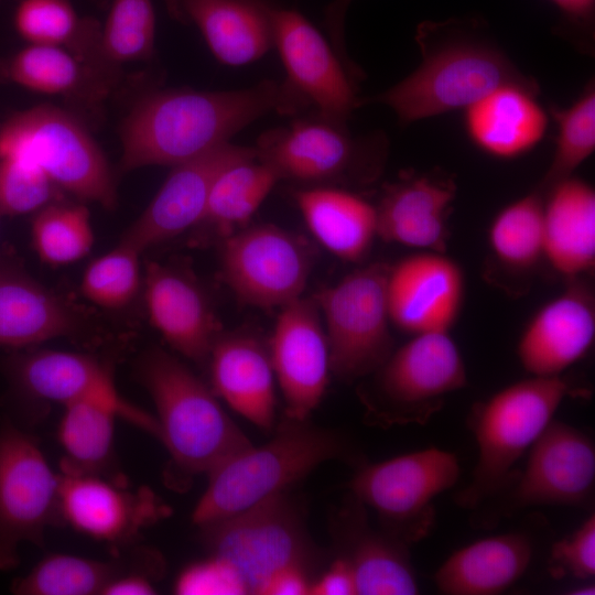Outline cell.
<instances>
[{"label": "cell", "instance_id": "6da1fadb", "mask_svg": "<svg viewBox=\"0 0 595 595\" xmlns=\"http://www.w3.org/2000/svg\"><path fill=\"white\" fill-rule=\"evenodd\" d=\"M305 107L285 82L262 80L251 87L203 91L172 89L142 97L120 127V169L174 166L229 139L260 117L293 115Z\"/></svg>", "mask_w": 595, "mask_h": 595}, {"label": "cell", "instance_id": "7a4b0ae2", "mask_svg": "<svg viewBox=\"0 0 595 595\" xmlns=\"http://www.w3.org/2000/svg\"><path fill=\"white\" fill-rule=\"evenodd\" d=\"M478 30L475 20L421 23L416 31L420 65L371 100L388 106L407 126L465 109L501 85L536 83Z\"/></svg>", "mask_w": 595, "mask_h": 595}, {"label": "cell", "instance_id": "3957f363", "mask_svg": "<svg viewBox=\"0 0 595 595\" xmlns=\"http://www.w3.org/2000/svg\"><path fill=\"white\" fill-rule=\"evenodd\" d=\"M328 461L356 468L367 463L344 432L284 415L267 443L251 445L207 474L208 484L192 521L203 527L242 511L291 489Z\"/></svg>", "mask_w": 595, "mask_h": 595}, {"label": "cell", "instance_id": "277c9868", "mask_svg": "<svg viewBox=\"0 0 595 595\" xmlns=\"http://www.w3.org/2000/svg\"><path fill=\"white\" fill-rule=\"evenodd\" d=\"M138 372L155 405L159 440L170 454L173 474L207 475L252 445L214 391L174 356L148 351Z\"/></svg>", "mask_w": 595, "mask_h": 595}, {"label": "cell", "instance_id": "5b68a950", "mask_svg": "<svg viewBox=\"0 0 595 595\" xmlns=\"http://www.w3.org/2000/svg\"><path fill=\"white\" fill-rule=\"evenodd\" d=\"M567 394L570 386L561 376H531L475 404L467 423L478 458L456 504L475 510L502 493L511 483L515 464L553 420Z\"/></svg>", "mask_w": 595, "mask_h": 595}, {"label": "cell", "instance_id": "8992f818", "mask_svg": "<svg viewBox=\"0 0 595 595\" xmlns=\"http://www.w3.org/2000/svg\"><path fill=\"white\" fill-rule=\"evenodd\" d=\"M304 515L289 489L199 527L201 537L209 555L236 571L248 594L261 595L280 570L298 566L311 574L321 562Z\"/></svg>", "mask_w": 595, "mask_h": 595}, {"label": "cell", "instance_id": "52a82bcc", "mask_svg": "<svg viewBox=\"0 0 595 595\" xmlns=\"http://www.w3.org/2000/svg\"><path fill=\"white\" fill-rule=\"evenodd\" d=\"M0 159L35 165L78 199L116 207L115 180L102 150L64 109L39 105L9 117L0 126Z\"/></svg>", "mask_w": 595, "mask_h": 595}, {"label": "cell", "instance_id": "ba28073f", "mask_svg": "<svg viewBox=\"0 0 595 595\" xmlns=\"http://www.w3.org/2000/svg\"><path fill=\"white\" fill-rule=\"evenodd\" d=\"M461 475L457 456L430 446L379 463H365L346 487L372 509L380 528L407 545L428 537L435 521L434 500Z\"/></svg>", "mask_w": 595, "mask_h": 595}, {"label": "cell", "instance_id": "9c48e42d", "mask_svg": "<svg viewBox=\"0 0 595 595\" xmlns=\"http://www.w3.org/2000/svg\"><path fill=\"white\" fill-rule=\"evenodd\" d=\"M375 374L377 397L365 402L366 420L381 428L425 424L467 383L463 356L446 331L413 335Z\"/></svg>", "mask_w": 595, "mask_h": 595}, {"label": "cell", "instance_id": "30bf717a", "mask_svg": "<svg viewBox=\"0 0 595 595\" xmlns=\"http://www.w3.org/2000/svg\"><path fill=\"white\" fill-rule=\"evenodd\" d=\"M389 270L381 262L365 266L314 296L327 338L331 371L343 380L374 374L393 351Z\"/></svg>", "mask_w": 595, "mask_h": 595}, {"label": "cell", "instance_id": "8fae6325", "mask_svg": "<svg viewBox=\"0 0 595 595\" xmlns=\"http://www.w3.org/2000/svg\"><path fill=\"white\" fill-rule=\"evenodd\" d=\"M60 483L37 441L0 421V571L19 565V548L42 545L45 529L60 518Z\"/></svg>", "mask_w": 595, "mask_h": 595}, {"label": "cell", "instance_id": "7c38bea8", "mask_svg": "<svg viewBox=\"0 0 595 595\" xmlns=\"http://www.w3.org/2000/svg\"><path fill=\"white\" fill-rule=\"evenodd\" d=\"M225 282L244 303L283 307L302 296L314 253L300 236L272 224L245 227L223 240Z\"/></svg>", "mask_w": 595, "mask_h": 595}, {"label": "cell", "instance_id": "4fadbf2b", "mask_svg": "<svg viewBox=\"0 0 595 595\" xmlns=\"http://www.w3.org/2000/svg\"><path fill=\"white\" fill-rule=\"evenodd\" d=\"M382 137H353L344 125L321 118L300 120L262 134L257 160L269 165L279 178L331 182L358 174L378 164L385 153Z\"/></svg>", "mask_w": 595, "mask_h": 595}, {"label": "cell", "instance_id": "5bb4252c", "mask_svg": "<svg viewBox=\"0 0 595 595\" xmlns=\"http://www.w3.org/2000/svg\"><path fill=\"white\" fill-rule=\"evenodd\" d=\"M272 42L286 72L285 84L317 117L345 125L359 105L356 84L332 44L301 13L267 6Z\"/></svg>", "mask_w": 595, "mask_h": 595}, {"label": "cell", "instance_id": "9a60e30c", "mask_svg": "<svg viewBox=\"0 0 595 595\" xmlns=\"http://www.w3.org/2000/svg\"><path fill=\"white\" fill-rule=\"evenodd\" d=\"M507 511L537 506L584 507L594 497L595 445L580 429L552 420L528 450Z\"/></svg>", "mask_w": 595, "mask_h": 595}, {"label": "cell", "instance_id": "2e32d148", "mask_svg": "<svg viewBox=\"0 0 595 595\" xmlns=\"http://www.w3.org/2000/svg\"><path fill=\"white\" fill-rule=\"evenodd\" d=\"M257 159L255 147L221 143L173 166L148 207L123 234L120 242L140 253L196 227L219 174L227 167Z\"/></svg>", "mask_w": 595, "mask_h": 595}, {"label": "cell", "instance_id": "e0dca14e", "mask_svg": "<svg viewBox=\"0 0 595 595\" xmlns=\"http://www.w3.org/2000/svg\"><path fill=\"white\" fill-rule=\"evenodd\" d=\"M268 347L284 415L309 419L325 394L331 372L327 338L314 296H301L281 309Z\"/></svg>", "mask_w": 595, "mask_h": 595}, {"label": "cell", "instance_id": "ac0fdd59", "mask_svg": "<svg viewBox=\"0 0 595 595\" xmlns=\"http://www.w3.org/2000/svg\"><path fill=\"white\" fill-rule=\"evenodd\" d=\"M8 371L14 389L28 399L63 405L89 399L108 401L130 413L136 426L160 436L156 418L122 398L111 368L94 356L39 349L11 357Z\"/></svg>", "mask_w": 595, "mask_h": 595}, {"label": "cell", "instance_id": "d6986e66", "mask_svg": "<svg viewBox=\"0 0 595 595\" xmlns=\"http://www.w3.org/2000/svg\"><path fill=\"white\" fill-rule=\"evenodd\" d=\"M60 475V518L93 539L126 543L170 513L148 488L132 491L123 480L100 475Z\"/></svg>", "mask_w": 595, "mask_h": 595}, {"label": "cell", "instance_id": "ffe728a7", "mask_svg": "<svg viewBox=\"0 0 595 595\" xmlns=\"http://www.w3.org/2000/svg\"><path fill=\"white\" fill-rule=\"evenodd\" d=\"M336 556L350 566L359 595H415L418 577L409 545L374 528L367 507L349 491L329 517Z\"/></svg>", "mask_w": 595, "mask_h": 595}, {"label": "cell", "instance_id": "44dd1931", "mask_svg": "<svg viewBox=\"0 0 595 595\" xmlns=\"http://www.w3.org/2000/svg\"><path fill=\"white\" fill-rule=\"evenodd\" d=\"M387 296L390 321L399 329L450 332L464 298L463 270L444 252L409 256L390 267Z\"/></svg>", "mask_w": 595, "mask_h": 595}, {"label": "cell", "instance_id": "7402d4cb", "mask_svg": "<svg viewBox=\"0 0 595 595\" xmlns=\"http://www.w3.org/2000/svg\"><path fill=\"white\" fill-rule=\"evenodd\" d=\"M543 305L521 334L517 355L531 376L552 377L585 356L595 338V296L581 278Z\"/></svg>", "mask_w": 595, "mask_h": 595}, {"label": "cell", "instance_id": "603a6c76", "mask_svg": "<svg viewBox=\"0 0 595 595\" xmlns=\"http://www.w3.org/2000/svg\"><path fill=\"white\" fill-rule=\"evenodd\" d=\"M144 302L151 324L173 349L195 363L208 360L221 333L195 280L177 269L152 262L144 277Z\"/></svg>", "mask_w": 595, "mask_h": 595}, {"label": "cell", "instance_id": "cb8c5ba5", "mask_svg": "<svg viewBox=\"0 0 595 595\" xmlns=\"http://www.w3.org/2000/svg\"><path fill=\"white\" fill-rule=\"evenodd\" d=\"M537 83L501 85L464 110L469 140L497 159L519 158L544 138L549 115L538 100Z\"/></svg>", "mask_w": 595, "mask_h": 595}, {"label": "cell", "instance_id": "d4e9b609", "mask_svg": "<svg viewBox=\"0 0 595 595\" xmlns=\"http://www.w3.org/2000/svg\"><path fill=\"white\" fill-rule=\"evenodd\" d=\"M208 361L216 397L258 428L272 429L275 377L268 345L250 334H220Z\"/></svg>", "mask_w": 595, "mask_h": 595}, {"label": "cell", "instance_id": "484cf974", "mask_svg": "<svg viewBox=\"0 0 595 595\" xmlns=\"http://www.w3.org/2000/svg\"><path fill=\"white\" fill-rule=\"evenodd\" d=\"M170 15L195 26L223 64H249L273 46L266 3L259 0H165Z\"/></svg>", "mask_w": 595, "mask_h": 595}, {"label": "cell", "instance_id": "4316f807", "mask_svg": "<svg viewBox=\"0 0 595 595\" xmlns=\"http://www.w3.org/2000/svg\"><path fill=\"white\" fill-rule=\"evenodd\" d=\"M543 257L567 279L595 266V191L569 176L544 193Z\"/></svg>", "mask_w": 595, "mask_h": 595}, {"label": "cell", "instance_id": "83f0119b", "mask_svg": "<svg viewBox=\"0 0 595 595\" xmlns=\"http://www.w3.org/2000/svg\"><path fill=\"white\" fill-rule=\"evenodd\" d=\"M0 76L39 94L61 96L86 109L100 107L119 82L64 48L39 44H29L1 61Z\"/></svg>", "mask_w": 595, "mask_h": 595}, {"label": "cell", "instance_id": "f1b7e54d", "mask_svg": "<svg viewBox=\"0 0 595 595\" xmlns=\"http://www.w3.org/2000/svg\"><path fill=\"white\" fill-rule=\"evenodd\" d=\"M82 317L28 274L0 268V346L26 348L76 333Z\"/></svg>", "mask_w": 595, "mask_h": 595}, {"label": "cell", "instance_id": "f546056e", "mask_svg": "<svg viewBox=\"0 0 595 595\" xmlns=\"http://www.w3.org/2000/svg\"><path fill=\"white\" fill-rule=\"evenodd\" d=\"M533 545L524 533L508 532L465 545L437 569L434 582L446 595H496L527 571Z\"/></svg>", "mask_w": 595, "mask_h": 595}, {"label": "cell", "instance_id": "4dcf8cb0", "mask_svg": "<svg viewBox=\"0 0 595 595\" xmlns=\"http://www.w3.org/2000/svg\"><path fill=\"white\" fill-rule=\"evenodd\" d=\"M294 199L307 228L328 251L351 262L367 255L377 237L374 205L351 192L324 186L299 190Z\"/></svg>", "mask_w": 595, "mask_h": 595}, {"label": "cell", "instance_id": "1f68e13d", "mask_svg": "<svg viewBox=\"0 0 595 595\" xmlns=\"http://www.w3.org/2000/svg\"><path fill=\"white\" fill-rule=\"evenodd\" d=\"M117 418L134 424L130 413L108 401L89 399L64 405L57 430L64 452L62 473L109 478Z\"/></svg>", "mask_w": 595, "mask_h": 595}, {"label": "cell", "instance_id": "d6a6232c", "mask_svg": "<svg viewBox=\"0 0 595 595\" xmlns=\"http://www.w3.org/2000/svg\"><path fill=\"white\" fill-rule=\"evenodd\" d=\"M13 25L29 44L64 48L119 78L120 71L101 56V24L94 18L79 17L69 0H19Z\"/></svg>", "mask_w": 595, "mask_h": 595}, {"label": "cell", "instance_id": "836d02e7", "mask_svg": "<svg viewBox=\"0 0 595 595\" xmlns=\"http://www.w3.org/2000/svg\"><path fill=\"white\" fill-rule=\"evenodd\" d=\"M278 181L274 170L257 159L227 167L213 184L196 227L208 229L223 241L247 224Z\"/></svg>", "mask_w": 595, "mask_h": 595}, {"label": "cell", "instance_id": "e575fe53", "mask_svg": "<svg viewBox=\"0 0 595 595\" xmlns=\"http://www.w3.org/2000/svg\"><path fill=\"white\" fill-rule=\"evenodd\" d=\"M122 574V566L116 562L54 553L14 580L11 592L19 595L101 594L112 580Z\"/></svg>", "mask_w": 595, "mask_h": 595}, {"label": "cell", "instance_id": "d590c367", "mask_svg": "<svg viewBox=\"0 0 595 595\" xmlns=\"http://www.w3.org/2000/svg\"><path fill=\"white\" fill-rule=\"evenodd\" d=\"M543 202L544 195L537 190L513 201L494 218L489 244L505 264L528 269L543 257Z\"/></svg>", "mask_w": 595, "mask_h": 595}, {"label": "cell", "instance_id": "8d00e7d4", "mask_svg": "<svg viewBox=\"0 0 595 595\" xmlns=\"http://www.w3.org/2000/svg\"><path fill=\"white\" fill-rule=\"evenodd\" d=\"M32 244L39 258L48 264L73 263L94 246L90 215L83 204L63 201L35 213L31 226Z\"/></svg>", "mask_w": 595, "mask_h": 595}, {"label": "cell", "instance_id": "74e56055", "mask_svg": "<svg viewBox=\"0 0 595 595\" xmlns=\"http://www.w3.org/2000/svg\"><path fill=\"white\" fill-rule=\"evenodd\" d=\"M550 116L556 123V138L551 163L538 191L543 195L555 183L572 176L595 150V86L586 85L569 107L552 106Z\"/></svg>", "mask_w": 595, "mask_h": 595}, {"label": "cell", "instance_id": "f35d334b", "mask_svg": "<svg viewBox=\"0 0 595 595\" xmlns=\"http://www.w3.org/2000/svg\"><path fill=\"white\" fill-rule=\"evenodd\" d=\"M456 196L450 178L410 174L386 186L376 206L377 235L396 225L448 215Z\"/></svg>", "mask_w": 595, "mask_h": 595}, {"label": "cell", "instance_id": "ab89813d", "mask_svg": "<svg viewBox=\"0 0 595 595\" xmlns=\"http://www.w3.org/2000/svg\"><path fill=\"white\" fill-rule=\"evenodd\" d=\"M155 11L152 0H112L100 30V52L113 67L149 61L154 53Z\"/></svg>", "mask_w": 595, "mask_h": 595}, {"label": "cell", "instance_id": "60d3db41", "mask_svg": "<svg viewBox=\"0 0 595 595\" xmlns=\"http://www.w3.org/2000/svg\"><path fill=\"white\" fill-rule=\"evenodd\" d=\"M140 256L138 250L119 241L116 248L86 268L80 282L83 295L109 310L129 304L141 284Z\"/></svg>", "mask_w": 595, "mask_h": 595}, {"label": "cell", "instance_id": "b9f144b4", "mask_svg": "<svg viewBox=\"0 0 595 595\" xmlns=\"http://www.w3.org/2000/svg\"><path fill=\"white\" fill-rule=\"evenodd\" d=\"M63 192L37 166L14 159H0L1 217L36 213L61 202Z\"/></svg>", "mask_w": 595, "mask_h": 595}, {"label": "cell", "instance_id": "7bdbcfd3", "mask_svg": "<svg viewBox=\"0 0 595 595\" xmlns=\"http://www.w3.org/2000/svg\"><path fill=\"white\" fill-rule=\"evenodd\" d=\"M550 572L554 577L571 575L589 580L595 575V513L570 536L552 545Z\"/></svg>", "mask_w": 595, "mask_h": 595}, {"label": "cell", "instance_id": "ee69618b", "mask_svg": "<svg viewBox=\"0 0 595 595\" xmlns=\"http://www.w3.org/2000/svg\"><path fill=\"white\" fill-rule=\"evenodd\" d=\"M174 591L181 595H244L246 586L236 571L224 561L209 555L192 563L178 575Z\"/></svg>", "mask_w": 595, "mask_h": 595}, {"label": "cell", "instance_id": "f6af8a7d", "mask_svg": "<svg viewBox=\"0 0 595 595\" xmlns=\"http://www.w3.org/2000/svg\"><path fill=\"white\" fill-rule=\"evenodd\" d=\"M353 0H333L325 9V26L336 54L354 80L361 78L360 69L349 58L345 44V20Z\"/></svg>", "mask_w": 595, "mask_h": 595}, {"label": "cell", "instance_id": "bcb514c9", "mask_svg": "<svg viewBox=\"0 0 595 595\" xmlns=\"http://www.w3.org/2000/svg\"><path fill=\"white\" fill-rule=\"evenodd\" d=\"M310 595H357L356 580L348 563L335 556L329 566L313 580Z\"/></svg>", "mask_w": 595, "mask_h": 595}, {"label": "cell", "instance_id": "7dc6e473", "mask_svg": "<svg viewBox=\"0 0 595 595\" xmlns=\"http://www.w3.org/2000/svg\"><path fill=\"white\" fill-rule=\"evenodd\" d=\"M312 582L311 574L304 569L284 567L271 576L261 595H310Z\"/></svg>", "mask_w": 595, "mask_h": 595}, {"label": "cell", "instance_id": "c3c4849f", "mask_svg": "<svg viewBox=\"0 0 595 595\" xmlns=\"http://www.w3.org/2000/svg\"><path fill=\"white\" fill-rule=\"evenodd\" d=\"M562 15L564 22L577 29L591 30L594 25L595 0H548Z\"/></svg>", "mask_w": 595, "mask_h": 595}, {"label": "cell", "instance_id": "681fc988", "mask_svg": "<svg viewBox=\"0 0 595 595\" xmlns=\"http://www.w3.org/2000/svg\"><path fill=\"white\" fill-rule=\"evenodd\" d=\"M155 587L144 573H125L112 580L102 595H152Z\"/></svg>", "mask_w": 595, "mask_h": 595}, {"label": "cell", "instance_id": "f907efd6", "mask_svg": "<svg viewBox=\"0 0 595 595\" xmlns=\"http://www.w3.org/2000/svg\"><path fill=\"white\" fill-rule=\"evenodd\" d=\"M572 592H570V594H574V595H589V594H595V587H594V584H583V585H580L573 589H571Z\"/></svg>", "mask_w": 595, "mask_h": 595}, {"label": "cell", "instance_id": "816d5d0a", "mask_svg": "<svg viewBox=\"0 0 595 595\" xmlns=\"http://www.w3.org/2000/svg\"><path fill=\"white\" fill-rule=\"evenodd\" d=\"M0 218H1V216H0Z\"/></svg>", "mask_w": 595, "mask_h": 595}]
</instances>
